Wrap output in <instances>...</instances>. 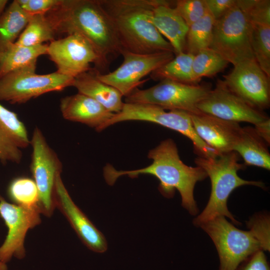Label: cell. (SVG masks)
<instances>
[{"instance_id":"6da1fadb","label":"cell","mask_w":270,"mask_h":270,"mask_svg":"<svg viewBox=\"0 0 270 270\" xmlns=\"http://www.w3.org/2000/svg\"><path fill=\"white\" fill-rule=\"evenodd\" d=\"M46 14L56 34H78L90 42L100 58V72L121 55L122 48L114 26L100 0H62Z\"/></svg>"},{"instance_id":"7a4b0ae2","label":"cell","mask_w":270,"mask_h":270,"mask_svg":"<svg viewBox=\"0 0 270 270\" xmlns=\"http://www.w3.org/2000/svg\"><path fill=\"white\" fill-rule=\"evenodd\" d=\"M148 158L152 163L144 168L131 170H118L107 164L104 168L106 183L113 185L123 176L134 178L142 174L155 176L160 181L158 190L165 197L172 198L176 190L181 196L182 205L192 216L198 213V208L194 196L196 184L208 177L200 166L186 165L180 160L176 143L171 138L164 140L150 150Z\"/></svg>"},{"instance_id":"3957f363","label":"cell","mask_w":270,"mask_h":270,"mask_svg":"<svg viewBox=\"0 0 270 270\" xmlns=\"http://www.w3.org/2000/svg\"><path fill=\"white\" fill-rule=\"evenodd\" d=\"M114 26L122 48L149 54L172 52L152 22L156 0H100Z\"/></svg>"},{"instance_id":"277c9868","label":"cell","mask_w":270,"mask_h":270,"mask_svg":"<svg viewBox=\"0 0 270 270\" xmlns=\"http://www.w3.org/2000/svg\"><path fill=\"white\" fill-rule=\"evenodd\" d=\"M250 230L236 228L224 216H218L200 227L214 242L219 256L218 270H236L249 256L260 250L270 251V218L254 216L248 223Z\"/></svg>"},{"instance_id":"5b68a950","label":"cell","mask_w":270,"mask_h":270,"mask_svg":"<svg viewBox=\"0 0 270 270\" xmlns=\"http://www.w3.org/2000/svg\"><path fill=\"white\" fill-rule=\"evenodd\" d=\"M240 156L232 151L219 155L214 158L198 156L195 164L206 173L211 182L209 200L202 212L194 219L196 226L218 216H224L230 220L234 225H240L228 208V198L233 190L242 186L252 185L262 188L264 184L259 181L244 180L238 174L246 166L239 163Z\"/></svg>"},{"instance_id":"8992f818","label":"cell","mask_w":270,"mask_h":270,"mask_svg":"<svg viewBox=\"0 0 270 270\" xmlns=\"http://www.w3.org/2000/svg\"><path fill=\"white\" fill-rule=\"evenodd\" d=\"M129 120L152 122L180 133L192 142L194 152L198 156L214 158L220 155L198 136L193 127L190 114L187 112L180 110L167 112L152 104L124 102L122 110L114 114L104 125L103 130L115 124Z\"/></svg>"},{"instance_id":"52a82bcc","label":"cell","mask_w":270,"mask_h":270,"mask_svg":"<svg viewBox=\"0 0 270 270\" xmlns=\"http://www.w3.org/2000/svg\"><path fill=\"white\" fill-rule=\"evenodd\" d=\"M250 23L237 4L215 20L209 48L234 66L254 59L250 40Z\"/></svg>"},{"instance_id":"ba28073f","label":"cell","mask_w":270,"mask_h":270,"mask_svg":"<svg viewBox=\"0 0 270 270\" xmlns=\"http://www.w3.org/2000/svg\"><path fill=\"white\" fill-rule=\"evenodd\" d=\"M36 65L10 72L0 78V100L11 104H24L46 93L72 86L74 78L56 71L48 74L36 72Z\"/></svg>"},{"instance_id":"9c48e42d","label":"cell","mask_w":270,"mask_h":270,"mask_svg":"<svg viewBox=\"0 0 270 270\" xmlns=\"http://www.w3.org/2000/svg\"><path fill=\"white\" fill-rule=\"evenodd\" d=\"M212 90L208 84H188L164 80L146 89L136 88L125 97L124 102L149 104L164 110L198 114L202 112L197 108L198 104Z\"/></svg>"},{"instance_id":"30bf717a","label":"cell","mask_w":270,"mask_h":270,"mask_svg":"<svg viewBox=\"0 0 270 270\" xmlns=\"http://www.w3.org/2000/svg\"><path fill=\"white\" fill-rule=\"evenodd\" d=\"M30 144L32 148L30 171L38 190V206L42 214L50 216L56 208L55 184L62 172V163L37 126L33 130Z\"/></svg>"},{"instance_id":"8fae6325","label":"cell","mask_w":270,"mask_h":270,"mask_svg":"<svg viewBox=\"0 0 270 270\" xmlns=\"http://www.w3.org/2000/svg\"><path fill=\"white\" fill-rule=\"evenodd\" d=\"M122 64L115 70L101 74L96 70V76L102 82L118 90L127 96L148 79L147 75L168 62L174 56L172 52H160L149 54H140L122 49Z\"/></svg>"},{"instance_id":"7c38bea8","label":"cell","mask_w":270,"mask_h":270,"mask_svg":"<svg viewBox=\"0 0 270 270\" xmlns=\"http://www.w3.org/2000/svg\"><path fill=\"white\" fill-rule=\"evenodd\" d=\"M46 54L53 62L58 73L72 78L90 70L94 64L100 72L99 56L92 46L78 34L66 35L54 40L48 46Z\"/></svg>"},{"instance_id":"4fadbf2b","label":"cell","mask_w":270,"mask_h":270,"mask_svg":"<svg viewBox=\"0 0 270 270\" xmlns=\"http://www.w3.org/2000/svg\"><path fill=\"white\" fill-rule=\"evenodd\" d=\"M38 206L28 208L10 204L0 196V216L8 229L0 246V260L6 264L12 257L19 260L26 254L24 240L28 230L41 222Z\"/></svg>"},{"instance_id":"5bb4252c","label":"cell","mask_w":270,"mask_h":270,"mask_svg":"<svg viewBox=\"0 0 270 270\" xmlns=\"http://www.w3.org/2000/svg\"><path fill=\"white\" fill-rule=\"evenodd\" d=\"M223 78L228 88L253 108L262 112L270 107V78L255 59L236 64Z\"/></svg>"},{"instance_id":"9a60e30c","label":"cell","mask_w":270,"mask_h":270,"mask_svg":"<svg viewBox=\"0 0 270 270\" xmlns=\"http://www.w3.org/2000/svg\"><path fill=\"white\" fill-rule=\"evenodd\" d=\"M197 108L203 114L238 123L246 122L254 125L269 118L230 90L221 80L198 104Z\"/></svg>"},{"instance_id":"2e32d148","label":"cell","mask_w":270,"mask_h":270,"mask_svg":"<svg viewBox=\"0 0 270 270\" xmlns=\"http://www.w3.org/2000/svg\"><path fill=\"white\" fill-rule=\"evenodd\" d=\"M54 202L56 208L66 217L88 248L98 253L106 250L108 244L104 236L72 200L63 182L61 174L58 176L56 180Z\"/></svg>"},{"instance_id":"e0dca14e","label":"cell","mask_w":270,"mask_h":270,"mask_svg":"<svg viewBox=\"0 0 270 270\" xmlns=\"http://www.w3.org/2000/svg\"><path fill=\"white\" fill-rule=\"evenodd\" d=\"M198 136L220 154L233 151L242 127L239 123L203 114H190Z\"/></svg>"},{"instance_id":"ac0fdd59","label":"cell","mask_w":270,"mask_h":270,"mask_svg":"<svg viewBox=\"0 0 270 270\" xmlns=\"http://www.w3.org/2000/svg\"><path fill=\"white\" fill-rule=\"evenodd\" d=\"M26 128L18 114L0 104V164H18L30 144Z\"/></svg>"},{"instance_id":"d6986e66","label":"cell","mask_w":270,"mask_h":270,"mask_svg":"<svg viewBox=\"0 0 270 270\" xmlns=\"http://www.w3.org/2000/svg\"><path fill=\"white\" fill-rule=\"evenodd\" d=\"M60 108L65 120L84 124L98 132L103 130L114 114L94 99L79 92L62 98Z\"/></svg>"},{"instance_id":"ffe728a7","label":"cell","mask_w":270,"mask_h":270,"mask_svg":"<svg viewBox=\"0 0 270 270\" xmlns=\"http://www.w3.org/2000/svg\"><path fill=\"white\" fill-rule=\"evenodd\" d=\"M168 0H156L152 22L173 48L174 55L186 52L188 26Z\"/></svg>"},{"instance_id":"44dd1931","label":"cell","mask_w":270,"mask_h":270,"mask_svg":"<svg viewBox=\"0 0 270 270\" xmlns=\"http://www.w3.org/2000/svg\"><path fill=\"white\" fill-rule=\"evenodd\" d=\"M72 86L78 92L94 99L110 112L116 114L122 108V95L114 87L102 82L92 68L74 78Z\"/></svg>"},{"instance_id":"7402d4cb","label":"cell","mask_w":270,"mask_h":270,"mask_svg":"<svg viewBox=\"0 0 270 270\" xmlns=\"http://www.w3.org/2000/svg\"><path fill=\"white\" fill-rule=\"evenodd\" d=\"M268 145L256 134L254 128H242L233 151L243 158L244 164L270 170Z\"/></svg>"},{"instance_id":"603a6c76","label":"cell","mask_w":270,"mask_h":270,"mask_svg":"<svg viewBox=\"0 0 270 270\" xmlns=\"http://www.w3.org/2000/svg\"><path fill=\"white\" fill-rule=\"evenodd\" d=\"M47 44L32 47L9 44L0 47V78L13 71L36 65L38 58L46 54Z\"/></svg>"},{"instance_id":"cb8c5ba5","label":"cell","mask_w":270,"mask_h":270,"mask_svg":"<svg viewBox=\"0 0 270 270\" xmlns=\"http://www.w3.org/2000/svg\"><path fill=\"white\" fill-rule=\"evenodd\" d=\"M12 1L0 16V47L14 43L24 30L31 17Z\"/></svg>"},{"instance_id":"d4e9b609","label":"cell","mask_w":270,"mask_h":270,"mask_svg":"<svg viewBox=\"0 0 270 270\" xmlns=\"http://www.w3.org/2000/svg\"><path fill=\"white\" fill-rule=\"evenodd\" d=\"M194 57V55L187 52L175 55L170 60L152 72L150 78L154 80H170L186 84H198L192 74Z\"/></svg>"},{"instance_id":"484cf974","label":"cell","mask_w":270,"mask_h":270,"mask_svg":"<svg viewBox=\"0 0 270 270\" xmlns=\"http://www.w3.org/2000/svg\"><path fill=\"white\" fill-rule=\"evenodd\" d=\"M56 34L54 25L46 14L32 15L15 43L26 47L36 46L54 40Z\"/></svg>"},{"instance_id":"4316f807","label":"cell","mask_w":270,"mask_h":270,"mask_svg":"<svg viewBox=\"0 0 270 270\" xmlns=\"http://www.w3.org/2000/svg\"><path fill=\"white\" fill-rule=\"evenodd\" d=\"M214 22L208 10L203 17L188 27L186 52L194 56L200 50L210 48Z\"/></svg>"},{"instance_id":"83f0119b","label":"cell","mask_w":270,"mask_h":270,"mask_svg":"<svg viewBox=\"0 0 270 270\" xmlns=\"http://www.w3.org/2000/svg\"><path fill=\"white\" fill-rule=\"evenodd\" d=\"M250 40L254 59L270 78V24L250 23Z\"/></svg>"},{"instance_id":"f1b7e54d","label":"cell","mask_w":270,"mask_h":270,"mask_svg":"<svg viewBox=\"0 0 270 270\" xmlns=\"http://www.w3.org/2000/svg\"><path fill=\"white\" fill-rule=\"evenodd\" d=\"M229 63L210 48L202 50L194 56L192 63L194 80L196 84L203 77H212L223 71Z\"/></svg>"},{"instance_id":"f546056e","label":"cell","mask_w":270,"mask_h":270,"mask_svg":"<svg viewBox=\"0 0 270 270\" xmlns=\"http://www.w3.org/2000/svg\"><path fill=\"white\" fill-rule=\"evenodd\" d=\"M8 194L16 204L28 208L39 207L38 190L33 179L26 177L14 178L8 186Z\"/></svg>"},{"instance_id":"4dcf8cb0","label":"cell","mask_w":270,"mask_h":270,"mask_svg":"<svg viewBox=\"0 0 270 270\" xmlns=\"http://www.w3.org/2000/svg\"><path fill=\"white\" fill-rule=\"evenodd\" d=\"M237 4L250 23L270 24V0H237Z\"/></svg>"},{"instance_id":"1f68e13d","label":"cell","mask_w":270,"mask_h":270,"mask_svg":"<svg viewBox=\"0 0 270 270\" xmlns=\"http://www.w3.org/2000/svg\"><path fill=\"white\" fill-rule=\"evenodd\" d=\"M175 9L189 27L208 12L205 0H178Z\"/></svg>"},{"instance_id":"d6a6232c","label":"cell","mask_w":270,"mask_h":270,"mask_svg":"<svg viewBox=\"0 0 270 270\" xmlns=\"http://www.w3.org/2000/svg\"><path fill=\"white\" fill-rule=\"evenodd\" d=\"M21 8L32 16L46 14L57 7L62 0H16Z\"/></svg>"},{"instance_id":"836d02e7","label":"cell","mask_w":270,"mask_h":270,"mask_svg":"<svg viewBox=\"0 0 270 270\" xmlns=\"http://www.w3.org/2000/svg\"><path fill=\"white\" fill-rule=\"evenodd\" d=\"M236 270H270V267L264 251L260 250L242 262Z\"/></svg>"},{"instance_id":"e575fe53","label":"cell","mask_w":270,"mask_h":270,"mask_svg":"<svg viewBox=\"0 0 270 270\" xmlns=\"http://www.w3.org/2000/svg\"><path fill=\"white\" fill-rule=\"evenodd\" d=\"M236 2V0H205L208 10L215 20L226 14Z\"/></svg>"},{"instance_id":"d590c367","label":"cell","mask_w":270,"mask_h":270,"mask_svg":"<svg viewBox=\"0 0 270 270\" xmlns=\"http://www.w3.org/2000/svg\"><path fill=\"white\" fill-rule=\"evenodd\" d=\"M256 134L269 146L270 144V118H268L254 125Z\"/></svg>"},{"instance_id":"8d00e7d4","label":"cell","mask_w":270,"mask_h":270,"mask_svg":"<svg viewBox=\"0 0 270 270\" xmlns=\"http://www.w3.org/2000/svg\"><path fill=\"white\" fill-rule=\"evenodd\" d=\"M8 2L7 0H0V16L6 9V6Z\"/></svg>"},{"instance_id":"74e56055","label":"cell","mask_w":270,"mask_h":270,"mask_svg":"<svg viewBox=\"0 0 270 270\" xmlns=\"http://www.w3.org/2000/svg\"><path fill=\"white\" fill-rule=\"evenodd\" d=\"M8 268L6 264L2 262L0 260V270H8Z\"/></svg>"},{"instance_id":"f35d334b","label":"cell","mask_w":270,"mask_h":270,"mask_svg":"<svg viewBox=\"0 0 270 270\" xmlns=\"http://www.w3.org/2000/svg\"></svg>"}]
</instances>
